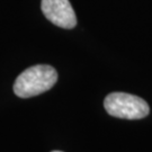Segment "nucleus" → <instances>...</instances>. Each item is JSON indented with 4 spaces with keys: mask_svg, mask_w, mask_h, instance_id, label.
Returning a JSON list of instances; mask_svg holds the SVG:
<instances>
[{
    "mask_svg": "<svg viewBox=\"0 0 152 152\" xmlns=\"http://www.w3.org/2000/svg\"><path fill=\"white\" fill-rule=\"evenodd\" d=\"M58 80V72L48 64L33 65L23 71L14 83V92L20 98H29L50 90Z\"/></svg>",
    "mask_w": 152,
    "mask_h": 152,
    "instance_id": "f257e3e1",
    "label": "nucleus"
},
{
    "mask_svg": "<svg viewBox=\"0 0 152 152\" xmlns=\"http://www.w3.org/2000/svg\"><path fill=\"white\" fill-rule=\"evenodd\" d=\"M104 106L109 115L125 118L140 120L149 114V105L142 98L126 92H112L105 98Z\"/></svg>",
    "mask_w": 152,
    "mask_h": 152,
    "instance_id": "f03ea898",
    "label": "nucleus"
},
{
    "mask_svg": "<svg viewBox=\"0 0 152 152\" xmlns=\"http://www.w3.org/2000/svg\"><path fill=\"white\" fill-rule=\"evenodd\" d=\"M53 152H61V151H53Z\"/></svg>",
    "mask_w": 152,
    "mask_h": 152,
    "instance_id": "20e7f679",
    "label": "nucleus"
},
{
    "mask_svg": "<svg viewBox=\"0 0 152 152\" xmlns=\"http://www.w3.org/2000/svg\"><path fill=\"white\" fill-rule=\"evenodd\" d=\"M41 8L44 16L52 24L65 29L77 25V16L69 0H42Z\"/></svg>",
    "mask_w": 152,
    "mask_h": 152,
    "instance_id": "7ed1b4c3",
    "label": "nucleus"
}]
</instances>
